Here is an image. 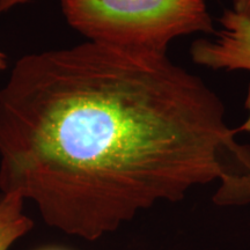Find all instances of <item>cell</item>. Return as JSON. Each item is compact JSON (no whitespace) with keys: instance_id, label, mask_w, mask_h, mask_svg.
<instances>
[{"instance_id":"obj_7","label":"cell","mask_w":250,"mask_h":250,"mask_svg":"<svg viewBox=\"0 0 250 250\" xmlns=\"http://www.w3.org/2000/svg\"><path fill=\"white\" fill-rule=\"evenodd\" d=\"M28 1L29 0H0V15L11 11L12 8L17 7V6L26 4Z\"/></svg>"},{"instance_id":"obj_4","label":"cell","mask_w":250,"mask_h":250,"mask_svg":"<svg viewBox=\"0 0 250 250\" xmlns=\"http://www.w3.org/2000/svg\"><path fill=\"white\" fill-rule=\"evenodd\" d=\"M24 199L14 192L0 193V250H9L33 228V220L23 212Z\"/></svg>"},{"instance_id":"obj_1","label":"cell","mask_w":250,"mask_h":250,"mask_svg":"<svg viewBox=\"0 0 250 250\" xmlns=\"http://www.w3.org/2000/svg\"><path fill=\"white\" fill-rule=\"evenodd\" d=\"M219 96L167 54L89 42L30 54L0 90V191L86 241L159 203L250 180Z\"/></svg>"},{"instance_id":"obj_2","label":"cell","mask_w":250,"mask_h":250,"mask_svg":"<svg viewBox=\"0 0 250 250\" xmlns=\"http://www.w3.org/2000/svg\"><path fill=\"white\" fill-rule=\"evenodd\" d=\"M67 23L89 41L167 54L175 39L212 34L205 0H61Z\"/></svg>"},{"instance_id":"obj_6","label":"cell","mask_w":250,"mask_h":250,"mask_svg":"<svg viewBox=\"0 0 250 250\" xmlns=\"http://www.w3.org/2000/svg\"><path fill=\"white\" fill-rule=\"evenodd\" d=\"M246 109L248 111V116H247L246 121L237 127L236 132H248L250 133V83L248 86V92H247V98H246Z\"/></svg>"},{"instance_id":"obj_8","label":"cell","mask_w":250,"mask_h":250,"mask_svg":"<svg viewBox=\"0 0 250 250\" xmlns=\"http://www.w3.org/2000/svg\"><path fill=\"white\" fill-rule=\"evenodd\" d=\"M6 67H7V59H6V56L0 51V71H4Z\"/></svg>"},{"instance_id":"obj_5","label":"cell","mask_w":250,"mask_h":250,"mask_svg":"<svg viewBox=\"0 0 250 250\" xmlns=\"http://www.w3.org/2000/svg\"><path fill=\"white\" fill-rule=\"evenodd\" d=\"M232 11L250 20V0H232Z\"/></svg>"},{"instance_id":"obj_3","label":"cell","mask_w":250,"mask_h":250,"mask_svg":"<svg viewBox=\"0 0 250 250\" xmlns=\"http://www.w3.org/2000/svg\"><path fill=\"white\" fill-rule=\"evenodd\" d=\"M220 28L210 39H198L190 48L192 62L214 71H250V20L232 9L219 18Z\"/></svg>"}]
</instances>
